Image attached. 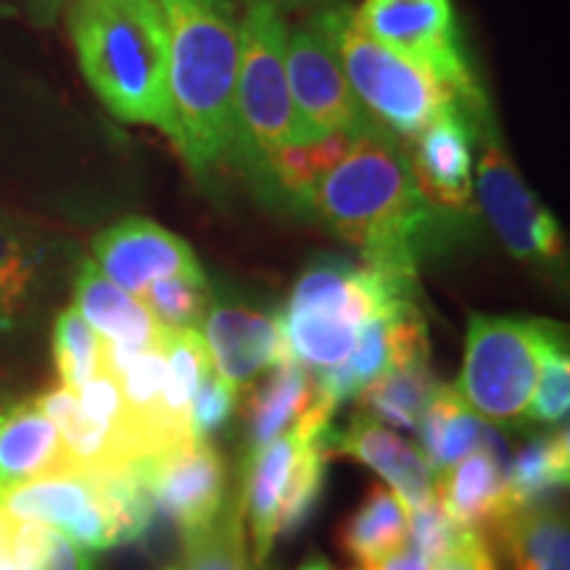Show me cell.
I'll use <instances>...</instances> for the list:
<instances>
[{
    "label": "cell",
    "instance_id": "22",
    "mask_svg": "<svg viewBox=\"0 0 570 570\" xmlns=\"http://www.w3.org/2000/svg\"><path fill=\"white\" fill-rule=\"evenodd\" d=\"M415 431L428 465L433 468V473H441L483 444L489 423L468 407L458 389L439 383Z\"/></svg>",
    "mask_w": 570,
    "mask_h": 570
},
{
    "label": "cell",
    "instance_id": "40",
    "mask_svg": "<svg viewBox=\"0 0 570 570\" xmlns=\"http://www.w3.org/2000/svg\"><path fill=\"white\" fill-rule=\"evenodd\" d=\"M246 3H267V6H275L281 13H285V11L304 9V6L312 3V0H246Z\"/></svg>",
    "mask_w": 570,
    "mask_h": 570
},
{
    "label": "cell",
    "instance_id": "19",
    "mask_svg": "<svg viewBox=\"0 0 570 570\" xmlns=\"http://www.w3.org/2000/svg\"><path fill=\"white\" fill-rule=\"evenodd\" d=\"M69 475L59 428L35 399L0 415V494L35 479Z\"/></svg>",
    "mask_w": 570,
    "mask_h": 570
},
{
    "label": "cell",
    "instance_id": "10",
    "mask_svg": "<svg viewBox=\"0 0 570 570\" xmlns=\"http://www.w3.org/2000/svg\"><path fill=\"white\" fill-rule=\"evenodd\" d=\"M285 69H288V88L296 111L320 138L325 135H346V138L391 135L365 111L331 42L312 24L288 27Z\"/></svg>",
    "mask_w": 570,
    "mask_h": 570
},
{
    "label": "cell",
    "instance_id": "31",
    "mask_svg": "<svg viewBox=\"0 0 570 570\" xmlns=\"http://www.w3.org/2000/svg\"><path fill=\"white\" fill-rule=\"evenodd\" d=\"M167 570H248L246 525L238 508H225L209 529L185 539L180 560Z\"/></svg>",
    "mask_w": 570,
    "mask_h": 570
},
{
    "label": "cell",
    "instance_id": "7",
    "mask_svg": "<svg viewBox=\"0 0 570 570\" xmlns=\"http://www.w3.org/2000/svg\"><path fill=\"white\" fill-rule=\"evenodd\" d=\"M552 327V320L537 317H470L465 360L454 386L468 407L487 423H529L525 412Z\"/></svg>",
    "mask_w": 570,
    "mask_h": 570
},
{
    "label": "cell",
    "instance_id": "33",
    "mask_svg": "<svg viewBox=\"0 0 570 570\" xmlns=\"http://www.w3.org/2000/svg\"><path fill=\"white\" fill-rule=\"evenodd\" d=\"M570 410V356H568V331L566 325L554 323L544 352H541L537 386L525 412L529 423L560 425L568 420Z\"/></svg>",
    "mask_w": 570,
    "mask_h": 570
},
{
    "label": "cell",
    "instance_id": "17",
    "mask_svg": "<svg viewBox=\"0 0 570 570\" xmlns=\"http://www.w3.org/2000/svg\"><path fill=\"white\" fill-rule=\"evenodd\" d=\"M504 441L489 425L483 444L452 468L441 470L433 494L462 531H487L508 512L504 502Z\"/></svg>",
    "mask_w": 570,
    "mask_h": 570
},
{
    "label": "cell",
    "instance_id": "11",
    "mask_svg": "<svg viewBox=\"0 0 570 570\" xmlns=\"http://www.w3.org/2000/svg\"><path fill=\"white\" fill-rule=\"evenodd\" d=\"M142 479L156 515L183 541L209 529L225 512V462L209 439H188L151 458H142Z\"/></svg>",
    "mask_w": 570,
    "mask_h": 570
},
{
    "label": "cell",
    "instance_id": "36",
    "mask_svg": "<svg viewBox=\"0 0 570 570\" xmlns=\"http://www.w3.org/2000/svg\"><path fill=\"white\" fill-rule=\"evenodd\" d=\"M235 410H238V391L212 367L198 383L194 404H190V433H194V439H209L212 433L227 425Z\"/></svg>",
    "mask_w": 570,
    "mask_h": 570
},
{
    "label": "cell",
    "instance_id": "42",
    "mask_svg": "<svg viewBox=\"0 0 570 570\" xmlns=\"http://www.w3.org/2000/svg\"><path fill=\"white\" fill-rule=\"evenodd\" d=\"M19 11V0H0V17H17Z\"/></svg>",
    "mask_w": 570,
    "mask_h": 570
},
{
    "label": "cell",
    "instance_id": "39",
    "mask_svg": "<svg viewBox=\"0 0 570 570\" xmlns=\"http://www.w3.org/2000/svg\"><path fill=\"white\" fill-rule=\"evenodd\" d=\"M19 6L35 27H51L69 9L71 0H19Z\"/></svg>",
    "mask_w": 570,
    "mask_h": 570
},
{
    "label": "cell",
    "instance_id": "12",
    "mask_svg": "<svg viewBox=\"0 0 570 570\" xmlns=\"http://www.w3.org/2000/svg\"><path fill=\"white\" fill-rule=\"evenodd\" d=\"M92 256L98 269L132 296H140L159 277L204 269L180 235L146 217H127L106 227L92 240Z\"/></svg>",
    "mask_w": 570,
    "mask_h": 570
},
{
    "label": "cell",
    "instance_id": "32",
    "mask_svg": "<svg viewBox=\"0 0 570 570\" xmlns=\"http://www.w3.org/2000/svg\"><path fill=\"white\" fill-rule=\"evenodd\" d=\"M11 558L17 570H92L90 554L53 525L13 518Z\"/></svg>",
    "mask_w": 570,
    "mask_h": 570
},
{
    "label": "cell",
    "instance_id": "28",
    "mask_svg": "<svg viewBox=\"0 0 570 570\" xmlns=\"http://www.w3.org/2000/svg\"><path fill=\"white\" fill-rule=\"evenodd\" d=\"M333 428L323 436L309 439L298 452L296 465L291 470L288 483H285L281 497V510H277V539H291L309 523L315 510L320 508L325 489L327 473V439H331Z\"/></svg>",
    "mask_w": 570,
    "mask_h": 570
},
{
    "label": "cell",
    "instance_id": "38",
    "mask_svg": "<svg viewBox=\"0 0 570 570\" xmlns=\"http://www.w3.org/2000/svg\"><path fill=\"white\" fill-rule=\"evenodd\" d=\"M433 566L428 562L423 554H420L415 547L404 541L402 547L394 552H389L386 558L367 562V566H360L356 570H431Z\"/></svg>",
    "mask_w": 570,
    "mask_h": 570
},
{
    "label": "cell",
    "instance_id": "21",
    "mask_svg": "<svg viewBox=\"0 0 570 570\" xmlns=\"http://www.w3.org/2000/svg\"><path fill=\"white\" fill-rule=\"evenodd\" d=\"M244 391L240 423H244L248 454L288 433L302 420L315 399V373L285 356L267 370L262 381H254Z\"/></svg>",
    "mask_w": 570,
    "mask_h": 570
},
{
    "label": "cell",
    "instance_id": "25",
    "mask_svg": "<svg viewBox=\"0 0 570 570\" xmlns=\"http://www.w3.org/2000/svg\"><path fill=\"white\" fill-rule=\"evenodd\" d=\"M407 541V510L386 483H375L365 502L338 529V547L356 566L386 558Z\"/></svg>",
    "mask_w": 570,
    "mask_h": 570
},
{
    "label": "cell",
    "instance_id": "24",
    "mask_svg": "<svg viewBox=\"0 0 570 570\" xmlns=\"http://www.w3.org/2000/svg\"><path fill=\"white\" fill-rule=\"evenodd\" d=\"M101 502L96 481L88 475H51L13 487L0 494V508L17 520H38L67 533Z\"/></svg>",
    "mask_w": 570,
    "mask_h": 570
},
{
    "label": "cell",
    "instance_id": "5",
    "mask_svg": "<svg viewBox=\"0 0 570 570\" xmlns=\"http://www.w3.org/2000/svg\"><path fill=\"white\" fill-rule=\"evenodd\" d=\"M309 24L331 42L365 111L396 140L412 142L441 114L460 109L458 96L431 71L356 30L352 6L325 3Z\"/></svg>",
    "mask_w": 570,
    "mask_h": 570
},
{
    "label": "cell",
    "instance_id": "30",
    "mask_svg": "<svg viewBox=\"0 0 570 570\" xmlns=\"http://www.w3.org/2000/svg\"><path fill=\"white\" fill-rule=\"evenodd\" d=\"M106 344L71 304L59 312L53 325V360L61 386L77 391L104 370Z\"/></svg>",
    "mask_w": 570,
    "mask_h": 570
},
{
    "label": "cell",
    "instance_id": "29",
    "mask_svg": "<svg viewBox=\"0 0 570 570\" xmlns=\"http://www.w3.org/2000/svg\"><path fill=\"white\" fill-rule=\"evenodd\" d=\"M138 298L167 331H183V327L198 331L212 309V291L204 269L159 277Z\"/></svg>",
    "mask_w": 570,
    "mask_h": 570
},
{
    "label": "cell",
    "instance_id": "6",
    "mask_svg": "<svg viewBox=\"0 0 570 570\" xmlns=\"http://www.w3.org/2000/svg\"><path fill=\"white\" fill-rule=\"evenodd\" d=\"M285 42L288 24L283 13L267 3H246V13L240 19L235 106L248 173L256 177L262 175V164L275 151L320 138L296 111L285 69Z\"/></svg>",
    "mask_w": 570,
    "mask_h": 570
},
{
    "label": "cell",
    "instance_id": "20",
    "mask_svg": "<svg viewBox=\"0 0 570 570\" xmlns=\"http://www.w3.org/2000/svg\"><path fill=\"white\" fill-rule=\"evenodd\" d=\"M483 533L510 570H570L568 512L550 499L504 512Z\"/></svg>",
    "mask_w": 570,
    "mask_h": 570
},
{
    "label": "cell",
    "instance_id": "13",
    "mask_svg": "<svg viewBox=\"0 0 570 570\" xmlns=\"http://www.w3.org/2000/svg\"><path fill=\"white\" fill-rule=\"evenodd\" d=\"M475 127L460 109H449L420 138L412 140L410 169L420 194L446 214L473 209Z\"/></svg>",
    "mask_w": 570,
    "mask_h": 570
},
{
    "label": "cell",
    "instance_id": "35",
    "mask_svg": "<svg viewBox=\"0 0 570 570\" xmlns=\"http://www.w3.org/2000/svg\"><path fill=\"white\" fill-rule=\"evenodd\" d=\"M462 533L465 531L446 515L436 497L423 508L407 512V544L415 547L431 566L458 547Z\"/></svg>",
    "mask_w": 570,
    "mask_h": 570
},
{
    "label": "cell",
    "instance_id": "3",
    "mask_svg": "<svg viewBox=\"0 0 570 570\" xmlns=\"http://www.w3.org/2000/svg\"><path fill=\"white\" fill-rule=\"evenodd\" d=\"M71 46L85 82L125 125H148L173 138L169 46L159 0H71Z\"/></svg>",
    "mask_w": 570,
    "mask_h": 570
},
{
    "label": "cell",
    "instance_id": "16",
    "mask_svg": "<svg viewBox=\"0 0 570 570\" xmlns=\"http://www.w3.org/2000/svg\"><path fill=\"white\" fill-rule=\"evenodd\" d=\"M309 439L302 425H294L288 433L248 452L244 460V487H240L238 508L244 525L252 537V552L256 566H265L277 541V510L291 470L296 465L298 452Z\"/></svg>",
    "mask_w": 570,
    "mask_h": 570
},
{
    "label": "cell",
    "instance_id": "4",
    "mask_svg": "<svg viewBox=\"0 0 570 570\" xmlns=\"http://www.w3.org/2000/svg\"><path fill=\"white\" fill-rule=\"evenodd\" d=\"M399 298L412 296L365 265L323 256L304 269L277 315L285 352L312 373L336 367L354 352L360 327Z\"/></svg>",
    "mask_w": 570,
    "mask_h": 570
},
{
    "label": "cell",
    "instance_id": "26",
    "mask_svg": "<svg viewBox=\"0 0 570 570\" xmlns=\"http://www.w3.org/2000/svg\"><path fill=\"white\" fill-rule=\"evenodd\" d=\"M439 377L433 375L431 362H412L396 365L381 373L354 396L356 412L375 417L377 423H389L404 431H415L425 404L439 389Z\"/></svg>",
    "mask_w": 570,
    "mask_h": 570
},
{
    "label": "cell",
    "instance_id": "34",
    "mask_svg": "<svg viewBox=\"0 0 570 570\" xmlns=\"http://www.w3.org/2000/svg\"><path fill=\"white\" fill-rule=\"evenodd\" d=\"M35 275H38V256L30 244L9 225L0 223V309L9 327L30 296Z\"/></svg>",
    "mask_w": 570,
    "mask_h": 570
},
{
    "label": "cell",
    "instance_id": "27",
    "mask_svg": "<svg viewBox=\"0 0 570 570\" xmlns=\"http://www.w3.org/2000/svg\"><path fill=\"white\" fill-rule=\"evenodd\" d=\"M356 138L325 135V138L285 146L262 164V180L288 198L291 204L309 209L317 183L344 159Z\"/></svg>",
    "mask_w": 570,
    "mask_h": 570
},
{
    "label": "cell",
    "instance_id": "1",
    "mask_svg": "<svg viewBox=\"0 0 570 570\" xmlns=\"http://www.w3.org/2000/svg\"><path fill=\"white\" fill-rule=\"evenodd\" d=\"M309 209L360 252L362 265L415 294L417 265L433 240L439 209L420 194L407 148L396 138H356L317 183Z\"/></svg>",
    "mask_w": 570,
    "mask_h": 570
},
{
    "label": "cell",
    "instance_id": "15",
    "mask_svg": "<svg viewBox=\"0 0 570 570\" xmlns=\"http://www.w3.org/2000/svg\"><path fill=\"white\" fill-rule=\"evenodd\" d=\"M202 336L214 370L235 391L248 389L288 356L277 317L244 304H212Z\"/></svg>",
    "mask_w": 570,
    "mask_h": 570
},
{
    "label": "cell",
    "instance_id": "43",
    "mask_svg": "<svg viewBox=\"0 0 570 570\" xmlns=\"http://www.w3.org/2000/svg\"><path fill=\"white\" fill-rule=\"evenodd\" d=\"M3 327H9V325H6V317H3V309H0V331H3Z\"/></svg>",
    "mask_w": 570,
    "mask_h": 570
},
{
    "label": "cell",
    "instance_id": "8",
    "mask_svg": "<svg viewBox=\"0 0 570 570\" xmlns=\"http://www.w3.org/2000/svg\"><path fill=\"white\" fill-rule=\"evenodd\" d=\"M352 19L362 35L444 82L475 130L491 119L487 96L462 56L452 0H365L352 9Z\"/></svg>",
    "mask_w": 570,
    "mask_h": 570
},
{
    "label": "cell",
    "instance_id": "23",
    "mask_svg": "<svg viewBox=\"0 0 570 570\" xmlns=\"http://www.w3.org/2000/svg\"><path fill=\"white\" fill-rule=\"evenodd\" d=\"M570 483V439L568 423L554 425L552 433L529 441L504 470V502L515 508L547 502Z\"/></svg>",
    "mask_w": 570,
    "mask_h": 570
},
{
    "label": "cell",
    "instance_id": "14",
    "mask_svg": "<svg viewBox=\"0 0 570 570\" xmlns=\"http://www.w3.org/2000/svg\"><path fill=\"white\" fill-rule=\"evenodd\" d=\"M327 458H352L370 470H375L386 487L402 499L404 510L412 512L431 502L436 473L428 465L420 446L396 436L391 428L377 423L375 417L356 412L346 431L331 433Z\"/></svg>",
    "mask_w": 570,
    "mask_h": 570
},
{
    "label": "cell",
    "instance_id": "2",
    "mask_svg": "<svg viewBox=\"0 0 570 570\" xmlns=\"http://www.w3.org/2000/svg\"><path fill=\"white\" fill-rule=\"evenodd\" d=\"M169 46L173 140L198 177L246 169L235 82L240 59V13L235 0H159Z\"/></svg>",
    "mask_w": 570,
    "mask_h": 570
},
{
    "label": "cell",
    "instance_id": "18",
    "mask_svg": "<svg viewBox=\"0 0 570 570\" xmlns=\"http://www.w3.org/2000/svg\"><path fill=\"white\" fill-rule=\"evenodd\" d=\"M75 306L104 344L117 352H140L167 338V327L156 323L140 298L114 285L96 262H82L75 281Z\"/></svg>",
    "mask_w": 570,
    "mask_h": 570
},
{
    "label": "cell",
    "instance_id": "37",
    "mask_svg": "<svg viewBox=\"0 0 570 570\" xmlns=\"http://www.w3.org/2000/svg\"><path fill=\"white\" fill-rule=\"evenodd\" d=\"M431 570H499L487 533L465 531L452 552L433 562Z\"/></svg>",
    "mask_w": 570,
    "mask_h": 570
},
{
    "label": "cell",
    "instance_id": "9",
    "mask_svg": "<svg viewBox=\"0 0 570 570\" xmlns=\"http://www.w3.org/2000/svg\"><path fill=\"white\" fill-rule=\"evenodd\" d=\"M475 138L481 140V156L473 194L499 244L520 265L558 273L568 256L560 223L533 196L491 119L475 130Z\"/></svg>",
    "mask_w": 570,
    "mask_h": 570
},
{
    "label": "cell",
    "instance_id": "41",
    "mask_svg": "<svg viewBox=\"0 0 570 570\" xmlns=\"http://www.w3.org/2000/svg\"><path fill=\"white\" fill-rule=\"evenodd\" d=\"M298 570H333V566L325 558H320V554H315V558H309L306 562H302V566H298Z\"/></svg>",
    "mask_w": 570,
    "mask_h": 570
}]
</instances>
